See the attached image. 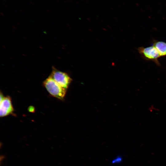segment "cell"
Returning a JSON list of instances; mask_svg holds the SVG:
<instances>
[{
  "label": "cell",
  "instance_id": "obj_1",
  "mask_svg": "<svg viewBox=\"0 0 166 166\" xmlns=\"http://www.w3.org/2000/svg\"><path fill=\"white\" fill-rule=\"evenodd\" d=\"M43 84L49 94L59 99H63L66 89L61 86L50 76L43 82Z\"/></svg>",
  "mask_w": 166,
  "mask_h": 166
},
{
  "label": "cell",
  "instance_id": "obj_2",
  "mask_svg": "<svg viewBox=\"0 0 166 166\" xmlns=\"http://www.w3.org/2000/svg\"><path fill=\"white\" fill-rule=\"evenodd\" d=\"M137 50L144 59L153 61L157 66H160L159 58L161 57L156 49L153 45L146 47H140L138 48Z\"/></svg>",
  "mask_w": 166,
  "mask_h": 166
},
{
  "label": "cell",
  "instance_id": "obj_3",
  "mask_svg": "<svg viewBox=\"0 0 166 166\" xmlns=\"http://www.w3.org/2000/svg\"><path fill=\"white\" fill-rule=\"evenodd\" d=\"M62 87L67 89L72 81V79L66 73L53 68L50 75Z\"/></svg>",
  "mask_w": 166,
  "mask_h": 166
},
{
  "label": "cell",
  "instance_id": "obj_4",
  "mask_svg": "<svg viewBox=\"0 0 166 166\" xmlns=\"http://www.w3.org/2000/svg\"><path fill=\"white\" fill-rule=\"evenodd\" d=\"M14 111L10 97L9 96L4 97L2 100L0 102V117H3L13 114Z\"/></svg>",
  "mask_w": 166,
  "mask_h": 166
},
{
  "label": "cell",
  "instance_id": "obj_5",
  "mask_svg": "<svg viewBox=\"0 0 166 166\" xmlns=\"http://www.w3.org/2000/svg\"><path fill=\"white\" fill-rule=\"evenodd\" d=\"M152 45L156 49L161 57L166 56V42L154 40Z\"/></svg>",
  "mask_w": 166,
  "mask_h": 166
},
{
  "label": "cell",
  "instance_id": "obj_6",
  "mask_svg": "<svg viewBox=\"0 0 166 166\" xmlns=\"http://www.w3.org/2000/svg\"><path fill=\"white\" fill-rule=\"evenodd\" d=\"M121 160V158L119 156L117 157L112 161V163L113 164H115L117 163H118L120 162Z\"/></svg>",
  "mask_w": 166,
  "mask_h": 166
},
{
  "label": "cell",
  "instance_id": "obj_7",
  "mask_svg": "<svg viewBox=\"0 0 166 166\" xmlns=\"http://www.w3.org/2000/svg\"><path fill=\"white\" fill-rule=\"evenodd\" d=\"M28 110L30 112H34L35 110L33 106H30L29 107Z\"/></svg>",
  "mask_w": 166,
  "mask_h": 166
},
{
  "label": "cell",
  "instance_id": "obj_8",
  "mask_svg": "<svg viewBox=\"0 0 166 166\" xmlns=\"http://www.w3.org/2000/svg\"><path fill=\"white\" fill-rule=\"evenodd\" d=\"M0 102H1L2 100L3 99L4 97L3 95V94L1 92H0Z\"/></svg>",
  "mask_w": 166,
  "mask_h": 166
}]
</instances>
